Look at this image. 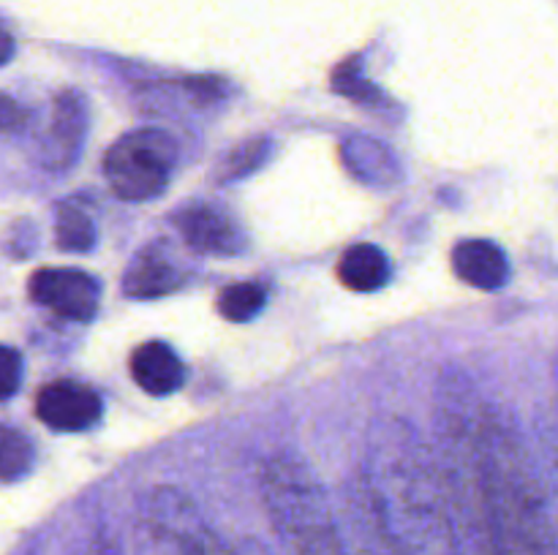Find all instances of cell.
<instances>
[{"label": "cell", "mask_w": 558, "mask_h": 555, "mask_svg": "<svg viewBox=\"0 0 558 555\" xmlns=\"http://www.w3.org/2000/svg\"><path fill=\"white\" fill-rule=\"evenodd\" d=\"M398 498L385 501L374 484L365 482L363 511L381 555H458L456 533L447 522L441 501L420 466L398 462L392 468Z\"/></svg>", "instance_id": "obj_1"}, {"label": "cell", "mask_w": 558, "mask_h": 555, "mask_svg": "<svg viewBox=\"0 0 558 555\" xmlns=\"http://www.w3.org/2000/svg\"><path fill=\"white\" fill-rule=\"evenodd\" d=\"M265 501L287 555H347L325 495L303 462L272 460L265 468Z\"/></svg>", "instance_id": "obj_2"}, {"label": "cell", "mask_w": 558, "mask_h": 555, "mask_svg": "<svg viewBox=\"0 0 558 555\" xmlns=\"http://www.w3.org/2000/svg\"><path fill=\"white\" fill-rule=\"evenodd\" d=\"M178 147L158 128H140L109 147L104 174L114 194L125 201H145L161 194L172 177Z\"/></svg>", "instance_id": "obj_3"}, {"label": "cell", "mask_w": 558, "mask_h": 555, "mask_svg": "<svg viewBox=\"0 0 558 555\" xmlns=\"http://www.w3.org/2000/svg\"><path fill=\"white\" fill-rule=\"evenodd\" d=\"M145 522L156 555H267L254 542H245L243 550L229 547L178 490H156Z\"/></svg>", "instance_id": "obj_4"}, {"label": "cell", "mask_w": 558, "mask_h": 555, "mask_svg": "<svg viewBox=\"0 0 558 555\" xmlns=\"http://www.w3.org/2000/svg\"><path fill=\"white\" fill-rule=\"evenodd\" d=\"M27 292L38 305L71 321H90L101 299L96 278L71 267H44L33 272Z\"/></svg>", "instance_id": "obj_5"}, {"label": "cell", "mask_w": 558, "mask_h": 555, "mask_svg": "<svg viewBox=\"0 0 558 555\" xmlns=\"http://www.w3.org/2000/svg\"><path fill=\"white\" fill-rule=\"evenodd\" d=\"M101 397L76 381H54L36 397V417L60 433H80L101 419Z\"/></svg>", "instance_id": "obj_6"}, {"label": "cell", "mask_w": 558, "mask_h": 555, "mask_svg": "<svg viewBox=\"0 0 558 555\" xmlns=\"http://www.w3.org/2000/svg\"><path fill=\"white\" fill-rule=\"evenodd\" d=\"M174 226L191 248L202 254L234 256L243 250L245 239L238 223L216 205H191L178 212Z\"/></svg>", "instance_id": "obj_7"}, {"label": "cell", "mask_w": 558, "mask_h": 555, "mask_svg": "<svg viewBox=\"0 0 558 555\" xmlns=\"http://www.w3.org/2000/svg\"><path fill=\"white\" fill-rule=\"evenodd\" d=\"M452 270L463 283L483 292H496L510 281V261L490 239H466L452 250Z\"/></svg>", "instance_id": "obj_8"}, {"label": "cell", "mask_w": 558, "mask_h": 555, "mask_svg": "<svg viewBox=\"0 0 558 555\" xmlns=\"http://www.w3.org/2000/svg\"><path fill=\"white\" fill-rule=\"evenodd\" d=\"M131 375L147 395L163 397L183 386L185 368L174 348H169L161 341H150L142 343L131 357Z\"/></svg>", "instance_id": "obj_9"}, {"label": "cell", "mask_w": 558, "mask_h": 555, "mask_svg": "<svg viewBox=\"0 0 558 555\" xmlns=\"http://www.w3.org/2000/svg\"><path fill=\"white\" fill-rule=\"evenodd\" d=\"M180 286V272L172 261L156 250H142L123 278V292L134 299H153L174 292Z\"/></svg>", "instance_id": "obj_10"}, {"label": "cell", "mask_w": 558, "mask_h": 555, "mask_svg": "<svg viewBox=\"0 0 558 555\" xmlns=\"http://www.w3.org/2000/svg\"><path fill=\"white\" fill-rule=\"evenodd\" d=\"M338 278L352 292H376L390 281V261H387L385 250L376 248V245H352L341 256Z\"/></svg>", "instance_id": "obj_11"}, {"label": "cell", "mask_w": 558, "mask_h": 555, "mask_svg": "<svg viewBox=\"0 0 558 555\" xmlns=\"http://www.w3.org/2000/svg\"><path fill=\"white\" fill-rule=\"evenodd\" d=\"M54 234H58L60 248L74 250V254L90 250L96 243V226H93L90 215L76 205H60Z\"/></svg>", "instance_id": "obj_12"}, {"label": "cell", "mask_w": 558, "mask_h": 555, "mask_svg": "<svg viewBox=\"0 0 558 555\" xmlns=\"http://www.w3.org/2000/svg\"><path fill=\"white\" fill-rule=\"evenodd\" d=\"M33 468V444L20 433L0 424V482H16Z\"/></svg>", "instance_id": "obj_13"}, {"label": "cell", "mask_w": 558, "mask_h": 555, "mask_svg": "<svg viewBox=\"0 0 558 555\" xmlns=\"http://www.w3.org/2000/svg\"><path fill=\"white\" fill-rule=\"evenodd\" d=\"M267 292L262 283H234L218 297V310L229 321H248L265 308Z\"/></svg>", "instance_id": "obj_14"}, {"label": "cell", "mask_w": 558, "mask_h": 555, "mask_svg": "<svg viewBox=\"0 0 558 555\" xmlns=\"http://www.w3.org/2000/svg\"><path fill=\"white\" fill-rule=\"evenodd\" d=\"M52 131H54V141L60 145V150H71V156H74L85 125H82V103L76 101L71 92L69 96L58 98V103H54Z\"/></svg>", "instance_id": "obj_15"}, {"label": "cell", "mask_w": 558, "mask_h": 555, "mask_svg": "<svg viewBox=\"0 0 558 555\" xmlns=\"http://www.w3.org/2000/svg\"><path fill=\"white\" fill-rule=\"evenodd\" d=\"M22 384V357L16 348L0 343V400L14 395Z\"/></svg>", "instance_id": "obj_16"}, {"label": "cell", "mask_w": 558, "mask_h": 555, "mask_svg": "<svg viewBox=\"0 0 558 555\" xmlns=\"http://www.w3.org/2000/svg\"><path fill=\"white\" fill-rule=\"evenodd\" d=\"M336 90L349 98H360V101H368L371 96H376V87L368 85V79H363L354 71V65H341L336 71Z\"/></svg>", "instance_id": "obj_17"}, {"label": "cell", "mask_w": 558, "mask_h": 555, "mask_svg": "<svg viewBox=\"0 0 558 555\" xmlns=\"http://www.w3.org/2000/svg\"><path fill=\"white\" fill-rule=\"evenodd\" d=\"M265 150H267V141H251V145L238 147L227 163L229 174H232V177H240L243 172H251V169L262 161V152Z\"/></svg>", "instance_id": "obj_18"}, {"label": "cell", "mask_w": 558, "mask_h": 555, "mask_svg": "<svg viewBox=\"0 0 558 555\" xmlns=\"http://www.w3.org/2000/svg\"><path fill=\"white\" fill-rule=\"evenodd\" d=\"M25 123V109L9 96H0V131H16Z\"/></svg>", "instance_id": "obj_19"}, {"label": "cell", "mask_w": 558, "mask_h": 555, "mask_svg": "<svg viewBox=\"0 0 558 555\" xmlns=\"http://www.w3.org/2000/svg\"><path fill=\"white\" fill-rule=\"evenodd\" d=\"M11 54H14V38H11V33L0 25V65L9 63Z\"/></svg>", "instance_id": "obj_20"}]
</instances>
